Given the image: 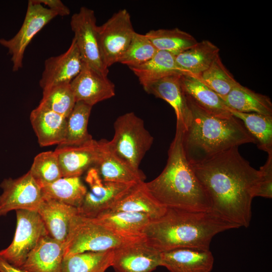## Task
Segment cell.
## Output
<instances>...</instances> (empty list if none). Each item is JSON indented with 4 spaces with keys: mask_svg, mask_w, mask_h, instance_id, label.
Here are the masks:
<instances>
[{
    "mask_svg": "<svg viewBox=\"0 0 272 272\" xmlns=\"http://www.w3.org/2000/svg\"><path fill=\"white\" fill-rule=\"evenodd\" d=\"M30 119L41 146L58 145L64 140L67 118L39 104L31 111Z\"/></svg>",
    "mask_w": 272,
    "mask_h": 272,
    "instance_id": "44dd1931",
    "label": "cell"
},
{
    "mask_svg": "<svg viewBox=\"0 0 272 272\" xmlns=\"http://www.w3.org/2000/svg\"><path fill=\"white\" fill-rule=\"evenodd\" d=\"M113 252L87 251L65 257L61 272H105L111 266Z\"/></svg>",
    "mask_w": 272,
    "mask_h": 272,
    "instance_id": "1f68e13d",
    "label": "cell"
},
{
    "mask_svg": "<svg viewBox=\"0 0 272 272\" xmlns=\"http://www.w3.org/2000/svg\"><path fill=\"white\" fill-rule=\"evenodd\" d=\"M183 131L176 126L166 166L154 179L144 182L145 188L152 197L167 208L211 210L210 197L185 156L182 144Z\"/></svg>",
    "mask_w": 272,
    "mask_h": 272,
    "instance_id": "3957f363",
    "label": "cell"
},
{
    "mask_svg": "<svg viewBox=\"0 0 272 272\" xmlns=\"http://www.w3.org/2000/svg\"><path fill=\"white\" fill-rule=\"evenodd\" d=\"M37 3L46 6L55 12L57 16H66L70 14V9L60 0H34Z\"/></svg>",
    "mask_w": 272,
    "mask_h": 272,
    "instance_id": "f35d334b",
    "label": "cell"
},
{
    "mask_svg": "<svg viewBox=\"0 0 272 272\" xmlns=\"http://www.w3.org/2000/svg\"><path fill=\"white\" fill-rule=\"evenodd\" d=\"M85 181L89 189L77 209L79 215L89 218H95L109 210L139 184L105 181L94 167L86 172Z\"/></svg>",
    "mask_w": 272,
    "mask_h": 272,
    "instance_id": "ba28073f",
    "label": "cell"
},
{
    "mask_svg": "<svg viewBox=\"0 0 272 272\" xmlns=\"http://www.w3.org/2000/svg\"><path fill=\"white\" fill-rule=\"evenodd\" d=\"M197 78L220 97L226 96L239 83L224 65L219 55Z\"/></svg>",
    "mask_w": 272,
    "mask_h": 272,
    "instance_id": "836d02e7",
    "label": "cell"
},
{
    "mask_svg": "<svg viewBox=\"0 0 272 272\" xmlns=\"http://www.w3.org/2000/svg\"><path fill=\"white\" fill-rule=\"evenodd\" d=\"M0 272L28 271L11 264L0 255Z\"/></svg>",
    "mask_w": 272,
    "mask_h": 272,
    "instance_id": "ab89813d",
    "label": "cell"
},
{
    "mask_svg": "<svg viewBox=\"0 0 272 272\" xmlns=\"http://www.w3.org/2000/svg\"><path fill=\"white\" fill-rule=\"evenodd\" d=\"M191 166L210 197L211 210L239 228L248 227L260 174L240 155L238 147Z\"/></svg>",
    "mask_w": 272,
    "mask_h": 272,
    "instance_id": "6da1fadb",
    "label": "cell"
},
{
    "mask_svg": "<svg viewBox=\"0 0 272 272\" xmlns=\"http://www.w3.org/2000/svg\"><path fill=\"white\" fill-rule=\"evenodd\" d=\"M42 92L39 104L67 118L76 103L70 84L56 86Z\"/></svg>",
    "mask_w": 272,
    "mask_h": 272,
    "instance_id": "d590c367",
    "label": "cell"
},
{
    "mask_svg": "<svg viewBox=\"0 0 272 272\" xmlns=\"http://www.w3.org/2000/svg\"><path fill=\"white\" fill-rule=\"evenodd\" d=\"M54 152L62 177H81L94 167L98 156L99 141L92 139L78 146H58Z\"/></svg>",
    "mask_w": 272,
    "mask_h": 272,
    "instance_id": "d6986e66",
    "label": "cell"
},
{
    "mask_svg": "<svg viewBox=\"0 0 272 272\" xmlns=\"http://www.w3.org/2000/svg\"><path fill=\"white\" fill-rule=\"evenodd\" d=\"M219 48L212 42L204 40L175 55V60L187 75L197 78L219 55Z\"/></svg>",
    "mask_w": 272,
    "mask_h": 272,
    "instance_id": "d4e9b609",
    "label": "cell"
},
{
    "mask_svg": "<svg viewBox=\"0 0 272 272\" xmlns=\"http://www.w3.org/2000/svg\"><path fill=\"white\" fill-rule=\"evenodd\" d=\"M259 183L254 196L272 197V153L268 154L265 163L259 169Z\"/></svg>",
    "mask_w": 272,
    "mask_h": 272,
    "instance_id": "74e56055",
    "label": "cell"
},
{
    "mask_svg": "<svg viewBox=\"0 0 272 272\" xmlns=\"http://www.w3.org/2000/svg\"><path fill=\"white\" fill-rule=\"evenodd\" d=\"M214 262L210 249L182 247L161 252V266L170 272H210Z\"/></svg>",
    "mask_w": 272,
    "mask_h": 272,
    "instance_id": "ac0fdd59",
    "label": "cell"
},
{
    "mask_svg": "<svg viewBox=\"0 0 272 272\" xmlns=\"http://www.w3.org/2000/svg\"><path fill=\"white\" fill-rule=\"evenodd\" d=\"M43 198L78 208L87 192L81 177H62L49 183L39 184Z\"/></svg>",
    "mask_w": 272,
    "mask_h": 272,
    "instance_id": "4316f807",
    "label": "cell"
},
{
    "mask_svg": "<svg viewBox=\"0 0 272 272\" xmlns=\"http://www.w3.org/2000/svg\"><path fill=\"white\" fill-rule=\"evenodd\" d=\"M161 266V252L145 237L114 250L111 266L116 272H152Z\"/></svg>",
    "mask_w": 272,
    "mask_h": 272,
    "instance_id": "4fadbf2b",
    "label": "cell"
},
{
    "mask_svg": "<svg viewBox=\"0 0 272 272\" xmlns=\"http://www.w3.org/2000/svg\"><path fill=\"white\" fill-rule=\"evenodd\" d=\"M220 97L230 109L243 113H256L272 116L270 99L239 83L226 96Z\"/></svg>",
    "mask_w": 272,
    "mask_h": 272,
    "instance_id": "cb8c5ba5",
    "label": "cell"
},
{
    "mask_svg": "<svg viewBox=\"0 0 272 272\" xmlns=\"http://www.w3.org/2000/svg\"><path fill=\"white\" fill-rule=\"evenodd\" d=\"M70 86L76 102L92 107L115 94V86L107 76L100 74L84 62L81 72Z\"/></svg>",
    "mask_w": 272,
    "mask_h": 272,
    "instance_id": "9a60e30c",
    "label": "cell"
},
{
    "mask_svg": "<svg viewBox=\"0 0 272 272\" xmlns=\"http://www.w3.org/2000/svg\"><path fill=\"white\" fill-rule=\"evenodd\" d=\"M180 83L186 97L205 112L221 117L232 115L219 96L197 77L181 76Z\"/></svg>",
    "mask_w": 272,
    "mask_h": 272,
    "instance_id": "603a6c76",
    "label": "cell"
},
{
    "mask_svg": "<svg viewBox=\"0 0 272 272\" xmlns=\"http://www.w3.org/2000/svg\"><path fill=\"white\" fill-rule=\"evenodd\" d=\"M99 141V153L94 167L103 180L107 181L140 184L144 182V175L140 170L131 166L110 148L108 141Z\"/></svg>",
    "mask_w": 272,
    "mask_h": 272,
    "instance_id": "e0dca14e",
    "label": "cell"
},
{
    "mask_svg": "<svg viewBox=\"0 0 272 272\" xmlns=\"http://www.w3.org/2000/svg\"><path fill=\"white\" fill-rule=\"evenodd\" d=\"M0 217L13 210L37 211L43 201L41 187L30 171L16 178L4 179L0 185Z\"/></svg>",
    "mask_w": 272,
    "mask_h": 272,
    "instance_id": "7c38bea8",
    "label": "cell"
},
{
    "mask_svg": "<svg viewBox=\"0 0 272 272\" xmlns=\"http://www.w3.org/2000/svg\"><path fill=\"white\" fill-rule=\"evenodd\" d=\"M158 51L145 34L135 32L118 62L129 69L138 67L149 61Z\"/></svg>",
    "mask_w": 272,
    "mask_h": 272,
    "instance_id": "e575fe53",
    "label": "cell"
},
{
    "mask_svg": "<svg viewBox=\"0 0 272 272\" xmlns=\"http://www.w3.org/2000/svg\"><path fill=\"white\" fill-rule=\"evenodd\" d=\"M114 129L109 146L133 168L140 170L141 162L154 141L144 121L134 112H127L116 119Z\"/></svg>",
    "mask_w": 272,
    "mask_h": 272,
    "instance_id": "8992f818",
    "label": "cell"
},
{
    "mask_svg": "<svg viewBox=\"0 0 272 272\" xmlns=\"http://www.w3.org/2000/svg\"><path fill=\"white\" fill-rule=\"evenodd\" d=\"M83 60L73 38L64 53L46 59L39 81L42 91L53 87L70 84L81 72Z\"/></svg>",
    "mask_w": 272,
    "mask_h": 272,
    "instance_id": "5bb4252c",
    "label": "cell"
},
{
    "mask_svg": "<svg viewBox=\"0 0 272 272\" xmlns=\"http://www.w3.org/2000/svg\"><path fill=\"white\" fill-rule=\"evenodd\" d=\"M29 171L39 184L51 183L62 177L58 157L54 151L38 154Z\"/></svg>",
    "mask_w": 272,
    "mask_h": 272,
    "instance_id": "8d00e7d4",
    "label": "cell"
},
{
    "mask_svg": "<svg viewBox=\"0 0 272 272\" xmlns=\"http://www.w3.org/2000/svg\"><path fill=\"white\" fill-rule=\"evenodd\" d=\"M37 212L44 224L48 235L64 243L72 220L78 213L77 208L55 200L44 198Z\"/></svg>",
    "mask_w": 272,
    "mask_h": 272,
    "instance_id": "7402d4cb",
    "label": "cell"
},
{
    "mask_svg": "<svg viewBox=\"0 0 272 272\" xmlns=\"http://www.w3.org/2000/svg\"><path fill=\"white\" fill-rule=\"evenodd\" d=\"M181 75H173L142 85L144 90L169 103L176 116V126L184 131L190 125L192 114L180 83Z\"/></svg>",
    "mask_w": 272,
    "mask_h": 272,
    "instance_id": "2e32d148",
    "label": "cell"
},
{
    "mask_svg": "<svg viewBox=\"0 0 272 272\" xmlns=\"http://www.w3.org/2000/svg\"><path fill=\"white\" fill-rule=\"evenodd\" d=\"M138 78L140 84L154 82L173 75H187L178 65L175 55L159 50L149 61L130 69Z\"/></svg>",
    "mask_w": 272,
    "mask_h": 272,
    "instance_id": "83f0119b",
    "label": "cell"
},
{
    "mask_svg": "<svg viewBox=\"0 0 272 272\" xmlns=\"http://www.w3.org/2000/svg\"><path fill=\"white\" fill-rule=\"evenodd\" d=\"M144 183L137 185L108 210L144 214L152 220L162 217L167 208L152 197L145 188Z\"/></svg>",
    "mask_w": 272,
    "mask_h": 272,
    "instance_id": "484cf974",
    "label": "cell"
},
{
    "mask_svg": "<svg viewBox=\"0 0 272 272\" xmlns=\"http://www.w3.org/2000/svg\"><path fill=\"white\" fill-rule=\"evenodd\" d=\"M64 243L42 236L20 267L28 272H61Z\"/></svg>",
    "mask_w": 272,
    "mask_h": 272,
    "instance_id": "ffe728a7",
    "label": "cell"
},
{
    "mask_svg": "<svg viewBox=\"0 0 272 272\" xmlns=\"http://www.w3.org/2000/svg\"><path fill=\"white\" fill-rule=\"evenodd\" d=\"M228 109L233 116L242 122L254 139L258 149L268 154L272 153V116Z\"/></svg>",
    "mask_w": 272,
    "mask_h": 272,
    "instance_id": "4dcf8cb0",
    "label": "cell"
},
{
    "mask_svg": "<svg viewBox=\"0 0 272 272\" xmlns=\"http://www.w3.org/2000/svg\"><path fill=\"white\" fill-rule=\"evenodd\" d=\"M238 228L212 210L167 208L162 217L147 225L143 235L161 252L182 247L210 249L215 235Z\"/></svg>",
    "mask_w": 272,
    "mask_h": 272,
    "instance_id": "7a4b0ae2",
    "label": "cell"
},
{
    "mask_svg": "<svg viewBox=\"0 0 272 272\" xmlns=\"http://www.w3.org/2000/svg\"><path fill=\"white\" fill-rule=\"evenodd\" d=\"M57 16L55 12L34 0L28 1L24 20L19 31L9 40L0 39V43L8 49V53L12 55L14 72L22 68L25 51L33 37Z\"/></svg>",
    "mask_w": 272,
    "mask_h": 272,
    "instance_id": "30bf717a",
    "label": "cell"
},
{
    "mask_svg": "<svg viewBox=\"0 0 272 272\" xmlns=\"http://www.w3.org/2000/svg\"><path fill=\"white\" fill-rule=\"evenodd\" d=\"M186 99L192 119L183 131L182 144L190 165L201 163L243 144H255L254 139L238 118L233 115L221 117L211 115Z\"/></svg>",
    "mask_w": 272,
    "mask_h": 272,
    "instance_id": "277c9868",
    "label": "cell"
},
{
    "mask_svg": "<svg viewBox=\"0 0 272 272\" xmlns=\"http://www.w3.org/2000/svg\"><path fill=\"white\" fill-rule=\"evenodd\" d=\"M157 50L176 55L195 45V38L178 28L151 30L145 34Z\"/></svg>",
    "mask_w": 272,
    "mask_h": 272,
    "instance_id": "f546056e",
    "label": "cell"
},
{
    "mask_svg": "<svg viewBox=\"0 0 272 272\" xmlns=\"http://www.w3.org/2000/svg\"><path fill=\"white\" fill-rule=\"evenodd\" d=\"M92 107L76 102L67 118L66 133L59 146H78L92 139L88 132V124Z\"/></svg>",
    "mask_w": 272,
    "mask_h": 272,
    "instance_id": "d6a6232c",
    "label": "cell"
},
{
    "mask_svg": "<svg viewBox=\"0 0 272 272\" xmlns=\"http://www.w3.org/2000/svg\"><path fill=\"white\" fill-rule=\"evenodd\" d=\"M97 31L103 59L108 68L118 62L135 32L129 12L126 9L119 10L98 26Z\"/></svg>",
    "mask_w": 272,
    "mask_h": 272,
    "instance_id": "8fae6325",
    "label": "cell"
},
{
    "mask_svg": "<svg viewBox=\"0 0 272 272\" xmlns=\"http://www.w3.org/2000/svg\"><path fill=\"white\" fill-rule=\"evenodd\" d=\"M71 27L83 61L101 74L108 76L99 43L93 10L82 7L71 17Z\"/></svg>",
    "mask_w": 272,
    "mask_h": 272,
    "instance_id": "9c48e42d",
    "label": "cell"
},
{
    "mask_svg": "<svg viewBox=\"0 0 272 272\" xmlns=\"http://www.w3.org/2000/svg\"><path fill=\"white\" fill-rule=\"evenodd\" d=\"M144 237L124 235L95 217H86L78 213L72 220L64 243V258L87 251L114 250Z\"/></svg>",
    "mask_w": 272,
    "mask_h": 272,
    "instance_id": "5b68a950",
    "label": "cell"
},
{
    "mask_svg": "<svg viewBox=\"0 0 272 272\" xmlns=\"http://www.w3.org/2000/svg\"><path fill=\"white\" fill-rule=\"evenodd\" d=\"M16 212L17 225L13 240L7 248L0 251V255L11 264L21 267L39 239L48 233L37 211Z\"/></svg>",
    "mask_w": 272,
    "mask_h": 272,
    "instance_id": "52a82bcc",
    "label": "cell"
},
{
    "mask_svg": "<svg viewBox=\"0 0 272 272\" xmlns=\"http://www.w3.org/2000/svg\"><path fill=\"white\" fill-rule=\"evenodd\" d=\"M95 218L113 230L131 236H144L143 230L152 220L144 214L111 210L105 211Z\"/></svg>",
    "mask_w": 272,
    "mask_h": 272,
    "instance_id": "f1b7e54d",
    "label": "cell"
}]
</instances>
